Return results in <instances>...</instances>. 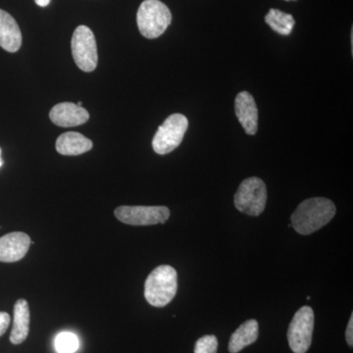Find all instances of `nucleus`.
I'll list each match as a JSON object with an SVG mask.
<instances>
[{"label": "nucleus", "instance_id": "15", "mask_svg": "<svg viewBox=\"0 0 353 353\" xmlns=\"http://www.w3.org/2000/svg\"><path fill=\"white\" fill-rule=\"evenodd\" d=\"M259 326L256 320H248L241 324L232 334L229 343V352L238 353L243 348L252 345L259 339Z\"/></svg>", "mask_w": 353, "mask_h": 353}, {"label": "nucleus", "instance_id": "17", "mask_svg": "<svg viewBox=\"0 0 353 353\" xmlns=\"http://www.w3.org/2000/svg\"><path fill=\"white\" fill-rule=\"evenodd\" d=\"M55 348L58 353H74L79 348V340L75 334L63 332L57 336Z\"/></svg>", "mask_w": 353, "mask_h": 353}, {"label": "nucleus", "instance_id": "7", "mask_svg": "<svg viewBox=\"0 0 353 353\" xmlns=\"http://www.w3.org/2000/svg\"><path fill=\"white\" fill-rule=\"evenodd\" d=\"M314 312L309 306H303L294 314L288 331L290 350L294 353H305L312 343Z\"/></svg>", "mask_w": 353, "mask_h": 353}, {"label": "nucleus", "instance_id": "20", "mask_svg": "<svg viewBox=\"0 0 353 353\" xmlns=\"http://www.w3.org/2000/svg\"><path fill=\"white\" fill-rule=\"evenodd\" d=\"M345 338L348 345L352 347L353 345V315L350 316V322H348L347 332H345Z\"/></svg>", "mask_w": 353, "mask_h": 353}, {"label": "nucleus", "instance_id": "8", "mask_svg": "<svg viewBox=\"0 0 353 353\" xmlns=\"http://www.w3.org/2000/svg\"><path fill=\"white\" fill-rule=\"evenodd\" d=\"M114 214L124 224L150 226L164 224L170 217V210L166 206H120Z\"/></svg>", "mask_w": 353, "mask_h": 353}, {"label": "nucleus", "instance_id": "9", "mask_svg": "<svg viewBox=\"0 0 353 353\" xmlns=\"http://www.w3.org/2000/svg\"><path fill=\"white\" fill-rule=\"evenodd\" d=\"M31 245V239L21 232L7 234L0 238V261L6 263L24 259Z\"/></svg>", "mask_w": 353, "mask_h": 353}, {"label": "nucleus", "instance_id": "23", "mask_svg": "<svg viewBox=\"0 0 353 353\" xmlns=\"http://www.w3.org/2000/svg\"><path fill=\"white\" fill-rule=\"evenodd\" d=\"M77 105L82 106L83 105V102L82 101H79L78 103H77Z\"/></svg>", "mask_w": 353, "mask_h": 353}, {"label": "nucleus", "instance_id": "21", "mask_svg": "<svg viewBox=\"0 0 353 353\" xmlns=\"http://www.w3.org/2000/svg\"><path fill=\"white\" fill-rule=\"evenodd\" d=\"M51 0H34L37 4L41 7L48 6L50 3Z\"/></svg>", "mask_w": 353, "mask_h": 353}, {"label": "nucleus", "instance_id": "3", "mask_svg": "<svg viewBox=\"0 0 353 353\" xmlns=\"http://www.w3.org/2000/svg\"><path fill=\"white\" fill-rule=\"evenodd\" d=\"M172 22L170 9L159 0H145L137 14L139 32L146 39L159 38Z\"/></svg>", "mask_w": 353, "mask_h": 353}, {"label": "nucleus", "instance_id": "11", "mask_svg": "<svg viewBox=\"0 0 353 353\" xmlns=\"http://www.w3.org/2000/svg\"><path fill=\"white\" fill-rule=\"evenodd\" d=\"M50 118L57 126L77 127L87 123L90 119V114L83 106L72 102H62L51 109Z\"/></svg>", "mask_w": 353, "mask_h": 353}, {"label": "nucleus", "instance_id": "14", "mask_svg": "<svg viewBox=\"0 0 353 353\" xmlns=\"http://www.w3.org/2000/svg\"><path fill=\"white\" fill-rule=\"evenodd\" d=\"M30 307L26 299H19L14 305V321L10 341L13 345H20L27 340L30 332Z\"/></svg>", "mask_w": 353, "mask_h": 353}, {"label": "nucleus", "instance_id": "6", "mask_svg": "<svg viewBox=\"0 0 353 353\" xmlns=\"http://www.w3.org/2000/svg\"><path fill=\"white\" fill-rule=\"evenodd\" d=\"M72 54L77 66L82 71H94L97 66V41L94 32L87 26H79L74 32L71 41Z\"/></svg>", "mask_w": 353, "mask_h": 353}, {"label": "nucleus", "instance_id": "19", "mask_svg": "<svg viewBox=\"0 0 353 353\" xmlns=\"http://www.w3.org/2000/svg\"><path fill=\"white\" fill-rule=\"evenodd\" d=\"M10 324V316L6 312H0V336H3Z\"/></svg>", "mask_w": 353, "mask_h": 353}, {"label": "nucleus", "instance_id": "16", "mask_svg": "<svg viewBox=\"0 0 353 353\" xmlns=\"http://www.w3.org/2000/svg\"><path fill=\"white\" fill-rule=\"evenodd\" d=\"M265 22L273 31L283 36H289L296 25V21L290 14L282 12L278 9H270L265 16Z\"/></svg>", "mask_w": 353, "mask_h": 353}, {"label": "nucleus", "instance_id": "18", "mask_svg": "<svg viewBox=\"0 0 353 353\" xmlns=\"http://www.w3.org/2000/svg\"><path fill=\"white\" fill-rule=\"evenodd\" d=\"M218 340L215 336L209 334L197 340L194 353H217Z\"/></svg>", "mask_w": 353, "mask_h": 353}, {"label": "nucleus", "instance_id": "2", "mask_svg": "<svg viewBox=\"0 0 353 353\" xmlns=\"http://www.w3.org/2000/svg\"><path fill=\"white\" fill-rule=\"evenodd\" d=\"M178 290V275L169 265L158 266L148 275L145 284V296L154 307H164L173 301Z\"/></svg>", "mask_w": 353, "mask_h": 353}, {"label": "nucleus", "instance_id": "22", "mask_svg": "<svg viewBox=\"0 0 353 353\" xmlns=\"http://www.w3.org/2000/svg\"><path fill=\"white\" fill-rule=\"evenodd\" d=\"M2 165H3V160L1 158V148H0V168H1Z\"/></svg>", "mask_w": 353, "mask_h": 353}, {"label": "nucleus", "instance_id": "10", "mask_svg": "<svg viewBox=\"0 0 353 353\" xmlns=\"http://www.w3.org/2000/svg\"><path fill=\"white\" fill-rule=\"evenodd\" d=\"M234 111L246 134L253 136L259 129V109L250 92H241L234 101Z\"/></svg>", "mask_w": 353, "mask_h": 353}, {"label": "nucleus", "instance_id": "4", "mask_svg": "<svg viewBox=\"0 0 353 353\" xmlns=\"http://www.w3.org/2000/svg\"><path fill=\"white\" fill-rule=\"evenodd\" d=\"M234 205L241 213L259 216L263 212L267 202V188L261 179H245L234 194Z\"/></svg>", "mask_w": 353, "mask_h": 353}, {"label": "nucleus", "instance_id": "12", "mask_svg": "<svg viewBox=\"0 0 353 353\" xmlns=\"http://www.w3.org/2000/svg\"><path fill=\"white\" fill-rule=\"evenodd\" d=\"M22 46L19 26L10 14L0 9V46L8 52H17Z\"/></svg>", "mask_w": 353, "mask_h": 353}, {"label": "nucleus", "instance_id": "1", "mask_svg": "<svg viewBox=\"0 0 353 353\" xmlns=\"http://www.w3.org/2000/svg\"><path fill=\"white\" fill-rule=\"evenodd\" d=\"M336 211L334 202L325 197L306 199L292 215V227L297 233L307 236L326 226L336 215Z\"/></svg>", "mask_w": 353, "mask_h": 353}, {"label": "nucleus", "instance_id": "5", "mask_svg": "<svg viewBox=\"0 0 353 353\" xmlns=\"http://www.w3.org/2000/svg\"><path fill=\"white\" fill-rule=\"evenodd\" d=\"M189 128V121L182 114H173L158 128L152 139L153 150L157 154H168L175 150L183 141L185 132Z\"/></svg>", "mask_w": 353, "mask_h": 353}, {"label": "nucleus", "instance_id": "13", "mask_svg": "<svg viewBox=\"0 0 353 353\" xmlns=\"http://www.w3.org/2000/svg\"><path fill=\"white\" fill-rule=\"evenodd\" d=\"M92 145L90 139L77 132H65L57 141V152L66 157H76L90 152Z\"/></svg>", "mask_w": 353, "mask_h": 353}]
</instances>
